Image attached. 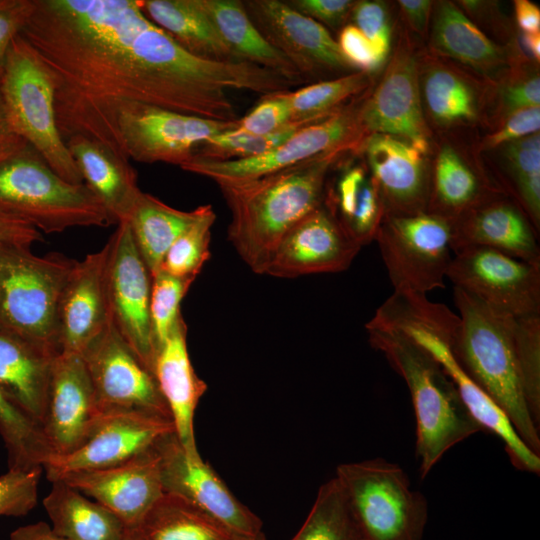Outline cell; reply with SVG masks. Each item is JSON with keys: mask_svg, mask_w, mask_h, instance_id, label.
Returning <instances> with one entry per match:
<instances>
[{"mask_svg": "<svg viewBox=\"0 0 540 540\" xmlns=\"http://www.w3.org/2000/svg\"><path fill=\"white\" fill-rule=\"evenodd\" d=\"M0 434L10 470L42 467L53 455L42 426L0 389Z\"/></svg>", "mask_w": 540, "mask_h": 540, "instance_id": "obj_37", "label": "cell"}, {"mask_svg": "<svg viewBox=\"0 0 540 540\" xmlns=\"http://www.w3.org/2000/svg\"><path fill=\"white\" fill-rule=\"evenodd\" d=\"M143 540H235L227 528L180 497L164 493L136 528Z\"/></svg>", "mask_w": 540, "mask_h": 540, "instance_id": "obj_35", "label": "cell"}, {"mask_svg": "<svg viewBox=\"0 0 540 540\" xmlns=\"http://www.w3.org/2000/svg\"><path fill=\"white\" fill-rule=\"evenodd\" d=\"M371 321L393 327L426 349L452 380L472 418L504 443L510 461L520 471L539 474L540 456L530 450L504 411L465 372L457 361L451 337L459 316L426 295L393 291Z\"/></svg>", "mask_w": 540, "mask_h": 540, "instance_id": "obj_5", "label": "cell"}, {"mask_svg": "<svg viewBox=\"0 0 540 540\" xmlns=\"http://www.w3.org/2000/svg\"><path fill=\"white\" fill-rule=\"evenodd\" d=\"M227 45L243 60L287 79L293 85L304 81L297 67L273 47L255 27L239 0H196Z\"/></svg>", "mask_w": 540, "mask_h": 540, "instance_id": "obj_30", "label": "cell"}, {"mask_svg": "<svg viewBox=\"0 0 540 540\" xmlns=\"http://www.w3.org/2000/svg\"><path fill=\"white\" fill-rule=\"evenodd\" d=\"M398 4L409 25L418 33L427 29L432 2L429 0H400Z\"/></svg>", "mask_w": 540, "mask_h": 540, "instance_id": "obj_55", "label": "cell"}, {"mask_svg": "<svg viewBox=\"0 0 540 540\" xmlns=\"http://www.w3.org/2000/svg\"><path fill=\"white\" fill-rule=\"evenodd\" d=\"M362 540H422L428 518L426 498L411 489L405 471L377 458L336 469Z\"/></svg>", "mask_w": 540, "mask_h": 540, "instance_id": "obj_9", "label": "cell"}, {"mask_svg": "<svg viewBox=\"0 0 540 540\" xmlns=\"http://www.w3.org/2000/svg\"><path fill=\"white\" fill-rule=\"evenodd\" d=\"M540 108L514 111L505 116L504 123L486 140L488 147L506 145L515 140L539 133Z\"/></svg>", "mask_w": 540, "mask_h": 540, "instance_id": "obj_50", "label": "cell"}, {"mask_svg": "<svg viewBox=\"0 0 540 540\" xmlns=\"http://www.w3.org/2000/svg\"><path fill=\"white\" fill-rule=\"evenodd\" d=\"M368 81V73L358 71L287 91L291 122L314 121L336 112L342 102L364 90Z\"/></svg>", "mask_w": 540, "mask_h": 540, "instance_id": "obj_39", "label": "cell"}, {"mask_svg": "<svg viewBox=\"0 0 540 540\" xmlns=\"http://www.w3.org/2000/svg\"><path fill=\"white\" fill-rule=\"evenodd\" d=\"M249 18L263 37L288 57L300 73L348 71L337 41L324 25L279 0L243 1Z\"/></svg>", "mask_w": 540, "mask_h": 540, "instance_id": "obj_21", "label": "cell"}, {"mask_svg": "<svg viewBox=\"0 0 540 540\" xmlns=\"http://www.w3.org/2000/svg\"><path fill=\"white\" fill-rule=\"evenodd\" d=\"M0 88L13 130L64 180L84 183L58 128L51 72L21 34L7 51Z\"/></svg>", "mask_w": 540, "mask_h": 540, "instance_id": "obj_8", "label": "cell"}, {"mask_svg": "<svg viewBox=\"0 0 540 540\" xmlns=\"http://www.w3.org/2000/svg\"><path fill=\"white\" fill-rule=\"evenodd\" d=\"M359 109L345 108L307 124L262 155L229 161L190 158L181 169L201 175L217 185L243 182L280 171L314 157L354 148L363 135Z\"/></svg>", "mask_w": 540, "mask_h": 540, "instance_id": "obj_11", "label": "cell"}, {"mask_svg": "<svg viewBox=\"0 0 540 540\" xmlns=\"http://www.w3.org/2000/svg\"><path fill=\"white\" fill-rule=\"evenodd\" d=\"M109 242L75 261L57 311L59 351L83 356L110 322L106 294Z\"/></svg>", "mask_w": 540, "mask_h": 540, "instance_id": "obj_23", "label": "cell"}, {"mask_svg": "<svg viewBox=\"0 0 540 540\" xmlns=\"http://www.w3.org/2000/svg\"><path fill=\"white\" fill-rule=\"evenodd\" d=\"M360 249L323 202L282 238L264 274L297 278L341 272L351 265Z\"/></svg>", "mask_w": 540, "mask_h": 540, "instance_id": "obj_19", "label": "cell"}, {"mask_svg": "<svg viewBox=\"0 0 540 540\" xmlns=\"http://www.w3.org/2000/svg\"><path fill=\"white\" fill-rule=\"evenodd\" d=\"M100 415L83 357L59 352L53 360L42 420L52 456L76 450L87 439Z\"/></svg>", "mask_w": 540, "mask_h": 540, "instance_id": "obj_20", "label": "cell"}, {"mask_svg": "<svg viewBox=\"0 0 540 540\" xmlns=\"http://www.w3.org/2000/svg\"><path fill=\"white\" fill-rule=\"evenodd\" d=\"M337 43L343 57L352 68L368 73L381 66L371 43L353 24L346 25L341 30Z\"/></svg>", "mask_w": 540, "mask_h": 540, "instance_id": "obj_49", "label": "cell"}, {"mask_svg": "<svg viewBox=\"0 0 540 540\" xmlns=\"http://www.w3.org/2000/svg\"><path fill=\"white\" fill-rule=\"evenodd\" d=\"M351 16L356 26L373 46L382 64L390 51L391 28L386 6L380 1L355 2Z\"/></svg>", "mask_w": 540, "mask_h": 540, "instance_id": "obj_46", "label": "cell"}, {"mask_svg": "<svg viewBox=\"0 0 540 540\" xmlns=\"http://www.w3.org/2000/svg\"><path fill=\"white\" fill-rule=\"evenodd\" d=\"M175 432L172 420L141 411L102 412L87 439L73 452L43 465L49 481L66 474L123 463Z\"/></svg>", "mask_w": 540, "mask_h": 540, "instance_id": "obj_17", "label": "cell"}, {"mask_svg": "<svg viewBox=\"0 0 540 540\" xmlns=\"http://www.w3.org/2000/svg\"><path fill=\"white\" fill-rule=\"evenodd\" d=\"M314 121L290 122L278 131L264 135L228 130L202 143L192 157L210 161L241 160L256 157L269 152L287 140L301 127Z\"/></svg>", "mask_w": 540, "mask_h": 540, "instance_id": "obj_42", "label": "cell"}, {"mask_svg": "<svg viewBox=\"0 0 540 540\" xmlns=\"http://www.w3.org/2000/svg\"><path fill=\"white\" fill-rule=\"evenodd\" d=\"M451 224L453 252L467 247H485L540 264L538 231L516 204L491 197Z\"/></svg>", "mask_w": 540, "mask_h": 540, "instance_id": "obj_25", "label": "cell"}, {"mask_svg": "<svg viewBox=\"0 0 540 540\" xmlns=\"http://www.w3.org/2000/svg\"><path fill=\"white\" fill-rule=\"evenodd\" d=\"M416 55L407 40L399 43L375 91L359 109L363 132L401 138L425 154L429 130L424 120Z\"/></svg>", "mask_w": 540, "mask_h": 540, "instance_id": "obj_18", "label": "cell"}, {"mask_svg": "<svg viewBox=\"0 0 540 540\" xmlns=\"http://www.w3.org/2000/svg\"><path fill=\"white\" fill-rule=\"evenodd\" d=\"M215 219L211 205H203L198 218L168 249L161 270L175 277L196 279L210 257L211 227Z\"/></svg>", "mask_w": 540, "mask_h": 540, "instance_id": "obj_41", "label": "cell"}, {"mask_svg": "<svg viewBox=\"0 0 540 540\" xmlns=\"http://www.w3.org/2000/svg\"><path fill=\"white\" fill-rule=\"evenodd\" d=\"M287 91L263 95L245 116L236 120L233 130L254 135L270 134L291 122Z\"/></svg>", "mask_w": 540, "mask_h": 540, "instance_id": "obj_45", "label": "cell"}, {"mask_svg": "<svg viewBox=\"0 0 540 540\" xmlns=\"http://www.w3.org/2000/svg\"><path fill=\"white\" fill-rule=\"evenodd\" d=\"M82 357L101 413L141 411L172 420L154 375L124 341L111 319Z\"/></svg>", "mask_w": 540, "mask_h": 540, "instance_id": "obj_16", "label": "cell"}, {"mask_svg": "<svg viewBox=\"0 0 540 540\" xmlns=\"http://www.w3.org/2000/svg\"><path fill=\"white\" fill-rule=\"evenodd\" d=\"M75 261L37 256L30 246L0 242V327L59 353L57 311Z\"/></svg>", "mask_w": 540, "mask_h": 540, "instance_id": "obj_7", "label": "cell"}, {"mask_svg": "<svg viewBox=\"0 0 540 540\" xmlns=\"http://www.w3.org/2000/svg\"><path fill=\"white\" fill-rule=\"evenodd\" d=\"M0 210L44 233L113 224L84 183L64 180L29 144L0 162Z\"/></svg>", "mask_w": 540, "mask_h": 540, "instance_id": "obj_6", "label": "cell"}, {"mask_svg": "<svg viewBox=\"0 0 540 540\" xmlns=\"http://www.w3.org/2000/svg\"><path fill=\"white\" fill-rule=\"evenodd\" d=\"M514 7L517 24L523 33H539V7L528 0H515Z\"/></svg>", "mask_w": 540, "mask_h": 540, "instance_id": "obj_56", "label": "cell"}, {"mask_svg": "<svg viewBox=\"0 0 540 540\" xmlns=\"http://www.w3.org/2000/svg\"><path fill=\"white\" fill-rule=\"evenodd\" d=\"M491 197L484 182L463 158L452 147H443L435 162L427 212L452 223Z\"/></svg>", "mask_w": 540, "mask_h": 540, "instance_id": "obj_34", "label": "cell"}, {"mask_svg": "<svg viewBox=\"0 0 540 540\" xmlns=\"http://www.w3.org/2000/svg\"><path fill=\"white\" fill-rule=\"evenodd\" d=\"M138 1L143 13L191 55L215 62L243 61L227 45L196 0Z\"/></svg>", "mask_w": 540, "mask_h": 540, "instance_id": "obj_29", "label": "cell"}, {"mask_svg": "<svg viewBox=\"0 0 540 540\" xmlns=\"http://www.w3.org/2000/svg\"><path fill=\"white\" fill-rule=\"evenodd\" d=\"M195 278L175 277L161 270L152 277L150 319L155 350L182 317L180 305Z\"/></svg>", "mask_w": 540, "mask_h": 540, "instance_id": "obj_43", "label": "cell"}, {"mask_svg": "<svg viewBox=\"0 0 540 540\" xmlns=\"http://www.w3.org/2000/svg\"><path fill=\"white\" fill-rule=\"evenodd\" d=\"M57 354L0 327V389L41 426Z\"/></svg>", "mask_w": 540, "mask_h": 540, "instance_id": "obj_28", "label": "cell"}, {"mask_svg": "<svg viewBox=\"0 0 540 540\" xmlns=\"http://www.w3.org/2000/svg\"><path fill=\"white\" fill-rule=\"evenodd\" d=\"M108 240L106 294L111 321L152 373L155 347L150 319L152 275L126 221ZM153 374V373H152Z\"/></svg>", "mask_w": 540, "mask_h": 540, "instance_id": "obj_13", "label": "cell"}, {"mask_svg": "<svg viewBox=\"0 0 540 540\" xmlns=\"http://www.w3.org/2000/svg\"><path fill=\"white\" fill-rule=\"evenodd\" d=\"M201 210L202 206L191 211L178 210L148 193L140 194L126 222L152 277L161 270L170 246Z\"/></svg>", "mask_w": 540, "mask_h": 540, "instance_id": "obj_33", "label": "cell"}, {"mask_svg": "<svg viewBox=\"0 0 540 540\" xmlns=\"http://www.w3.org/2000/svg\"><path fill=\"white\" fill-rule=\"evenodd\" d=\"M513 334L530 410L540 424V315L514 317Z\"/></svg>", "mask_w": 540, "mask_h": 540, "instance_id": "obj_44", "label": "cell"}, {"mask_svg": "<svg viewBox=\"0 0 540 540\" xmlns=\"http://www.w3.org/2000/svg\"><path fill=\"white\" fill-rule=\"evenodd\" d=\"M9 540H68L58 535L45 522H37L21 526L14 530Z\"/></svg>", "mask_w": 540, "mask_h": 540, "instance_id": "obj_57", "label": "cell"}, {"mask_svg": "<svg viewBox=\"0 0 540 540\" xmlns=\"http://www.w3.org/2000/svg\"><path fill=\"white\" fill-rule=\"evenodd\" d=\"M35 8V0H0V74L12 40L21 33Z\"/></svg>", "mask_w": 540, "mask_h": 540, "instance_id": "obj_48", "label": "cell"}, {"mask_svg": "<svg viewBox=\"0 0 540 540\" xmlns=\"http://www.w3.org/2000/svg\"><path fill=\"white\" fill-rule=\"evenodd\" d=\"M123 540H143L136 528H127Z\"/></svg>", "mask_w": 540, "mask_h": 540, "instance_id": "obj_59", "label": "cell"}, {"mask_svg": "<svg viewBox=\"0 0 540 540\" xmlns=\"http://www.w3.org/2000/svg\"><path fill=\"white\" fill-rule=\"evenodd\" d=\"M163 492L182 498L238 537L262 534V521L243 505L203 461L189 454L175 432L156 443Z\"/></svg>", "mask_w": 540, "mask_h": 540, "instance_id": "obj_15", "label": "cell"}, {"mask_svg": "<svg viewBox=\"0 0 540 540\" xmlns=\"http://www.w3.org/2000/svg\"><path fill=\"white\" fill-rule=\"evenodd\" d=\"M65 143L84 184L102 203L112 223L126 221L142 193L129 160L83 136H72Z\"/></svg>", "mask_w": 540, "mask_h": 540, "instance_id": "obj_27", "label": "cell"}, {"mask_svg": "<svg viewBox=\"0 0 540 540\" xmlns=\"http://www.w3.org/2000/svg\"><path fill=\"white\" fill-rule=\"evenodd\" d=\"M20 34L51 72L63 140L83 136L121 156L116 122L128 104L228 122L238 119L229 90L267 94L275 84L256 64L191 55L138 0H35Z\"/></svg>", "mask_w": 540, "mask_h": 540, "instance_id": "obj_1", "label": "cell"}, {"mask_svg": "<svg viewBox=\"0 0 540 540\" xmlns=\"http://www.w3.org/2000/svg\"><path fill=\"white\" fill-rule=\"evenodd\" d=\"M452 224L428 212L384 216L375 236L394 291L426 295L444 288Z\"/></svg>", "mask_w": 540, "mask_h": 540, "instance_id": "obj_10", "label": "cell"}, {"mask_svg": "<svg viewBox=\"0 0 540 540\" xmlns=\"http://www.w3.org/2000/svg\"><path fill=\"white\" fill-rule=\"evenodd\" d=\"M57 480L108 508L127 528H137L164 494L156 444L118 465L73 472Z\"/></svg>", "mask_w": 540, "mask_h": 540, "instance_id": "obj_22", "label": "cell"}, {"mask_svg": "<svg viewBox=\"0 0 540 540\" xmlns=\"http://www.w3.org/2000/svg\"><path fill=\"white\" fill-rule=\"evenodd\" d=\"M52 529L68 540H123L127 527L108 508L68 485L52 481L43 500Z\"/></svg>", "mask_w": 540, "mask_h": 540, "instance_id": "obj_31", "label": "cell"}, {"mask_svg": "<svg viewBox=\"0 0 540 540\" xmlns=\"http://www.w3.org/2000/svg\"><path fill=\"white\" fill-rule=\"evenodd\" d=\"M521 43L525 51L536 61L540 59V33H523Z\"/></svg>", "mask_w": 540, "mask_h": 540, "instance_id": "obj_58", "label": "cell"}, {"mask_svg": "<svg viewBox=\"0 0 540 540\" xmlns=\"http://www.w3.org/2000/svg\"><path fill=\"white\" fill-rule=\"evenodd\" d=\"M291 540H362L336 477L319 488L304 524Z\"/></svg>", "mask_w": 540, "mask_h": 540, "instance_id": "obj_38", "label": "cell"}, {"mask_svg": "<svg viewBox=\"0 0 540 540\" xmlns=\"http://www.w3.org/2000/svg\"><path fill=\"white\" fill-rule=\"evenodd\" d=\"M186 338L187 326L181 317L169 337L156 348L152 373L169 408L179 442L189 454H198L194 414L207 384L194 371Z\"/></svg>", "mask_w": 540, "mask_h": 540, "instance_id": "obj_26", "label": "cell"}, {"mask_svg": "<svg viewBox=\"0 0 540 540\" xmlns=\"http://www.w3.org/2000/svg\"><path fill=\"white\" fill-rule=\"evenodd\" d=\"M459 322L452 351L469 377L504 411L516 433L540 456V424L530 410L516 350L514 317L454 287Z\"/></svg>", "mask_w": 540, "mask_h": 540, "instance_id": "obj_3", "label": "cell"}, {"mask_svg": "<svg viewBox=\"0 0 540 540\" xmlns=\"http://www.w3.org/2000/svg\"><path fill=\"white\" fill-rule=\"evenodd\" d=\"M540 78L533 74L509 83L501 93V107L504 115L514 111L539 107Z\"/></svg>", "mask_w": 540, "mask_h": 540, "instance_id": "obj_52", "label": "cell"}, {"mask_svg": "<svg viewBox=\"0 0 540 540\" xmlns=\"http://www.w3.org/2000/svg\"><path fill=\"white\" fill-rule=\"evenodd\" d=\"M421 98L439 125L450 126L475 121L480 111L477 88L455 69L435 63L419 74Z\"/></svg>", "mask_w": 540, "mask_h": 540, "instance_id": "obj_36", "label": "cell"}, {"mask_svg": "<svg viewBox=\"0 0 540 540\" xmlns=\"http://www.w3.org/2000/svg\"><path fill=\"white\" fill-rule=\"evenodd\" d=\"M235 126L236 120H211L132 103L119 112L116 132L121 152L128 160L180 167L202 143Z\"/></svg>", "mask_w": 540, "mask_h": 540, "instance_id": "obj_12", "label": "cell"}, {"mask_svg": "<svg viewBox=\"0 0 540 540\" xmlns=\"http://www.w3.org/2000/svg\"><path fill=\"white\" fill-rule=\"evenodd\" d=\"M287 3L299 13L330 27L343 24L355 4L350 0H291Z\"/></svg>", "mask_w": 540, "mask_h": 540, "instance_id": "obj_51", "label": "cell"}, {"mask_svg": "<svg viewBox=\"0 0 540 540\" xmlns=\"http://www.w3.org/2000/svg\"><path fill=\"white\" fill-rule=\"evenodd\" d=\"M365 327L371 346L385 356L410 392L416 419V456L424 478L449 449L483 429L426 349L393 327L371 320Z\"/></svg>", "mask_w": 540, "mask_h": 540, "instance_id": "obj_4", "label": "cell"}, {"mask_svg": "<svg viewBox=\"0 0 540 540\" xmlns=\"http://www.w3.org/2000/svg\"><path fill=\"white\" fill-rule=\"evenodd\" d=\"M505 161L513 190L535 229L540 224L539 133L505 145Z\"/></svg>", "mask_w": 540, "mask_h": 540, "instance_id": "obj_40", "label": "cell"}, {"mask_svg": "<svg viewBox=\"0 0 540 540\" xmlns=\"http://www.w3.org/2000/svg\"><path fill=\"white\" fill-rule=\"evenodd\" d=\"M343 150L256 179L218 185L231 212L228 239L244 263L264 274L282 238L324 202L326 177Z\"/></svg>", "mask_w": 540, "mask_h": 540, "instance_id": "obj_2", "label": "cell"}, {"mask_svg": "<svg viewBox=\"0 0 540 540\" xmlns=\"http://www.w3.org/2000/svg\"><path fill=\"white\" fill-rule=\"evenodd\" d=\"M363 148L385 216L427 212L431 182L424 154L401 138L381 133L369 134Z\"/></svg>", "mask_w": 540, "mask_h": 540, "instance_id": "obj_24", "label": "cell"}, {"mask_svg": "<svg viewBox=\"0 0 540 540\" xmlns=\"http://www.w3.org/2000/svg\"><path fill=\"white\" fill-rule=\"evenodd\" d=\"M27 145L28 143L13 130L8 121L0 88V162L19 152Z\"/></svg>", "mask_w": 540, "mask_h": 540, "instance_id": "obj_54", "label": "cell"}, {"mask_svg": "<svg viewBox=\"0 0 540 540\" xmlns=\"http://www.w3.org/2000/svg\"><path fill=\"white\" fill-rule=\"evenodd\" d=\"M369 178L363 166H353L340 176L333 200L326 206L334 213L344 228L351 220L357 207L362 189Z\"/></svg>", "mask_w": 540, "mask_h": 540, "instance_id": "obj_47", "label": "cell"}, {"mask_svg": "<svg viewBox=\"0 0 540 540\" xmlns=\"http://www.w3.org/2000/svg\"><path fill=\"white\" fill-rule=\"evenodd\" d=\"M454 253L447 271L454 287L513 317L540 315V264L485 247Z\"/></svg>", "mask_w": 540, "mask_h": 540, "instance_id": "obj_14", "label": "cell"}, {"mask_svg": "<svg viewBox=\"0 0 540 540\" xmlns=\"http://www.w3.org/2000/svg\"><path fill=\"white\" fill-rule=\"evenodd\" d=\"M42 239L41 232L32 225L0 210V242L30 246Z\"/></svg>", "mask_w": 540, "mask_h": 540, "instance_id": "obj_53", "label": "cell"}, {"mask_svg": "<svg viewBox=\"0 0 540 540\" xmlns=\"http://www.w3.org/2000/svg\"><path fill=\"white\" fill-rule=\"evenodd\" d=\"M235 540H266L263 533L255 537H238Z\"/></svg>", "mask_w": 540, "mask_h": 540, "instance_id": "obj_60", "label": "cell"}, {"mask_svg": "<svg viewBox=\"0 0 540 540\" xmlns=\"http://www.w3.org/2000/svg\"><path fill=\"white\" fill-rule=\"evenodd\" d=\"M432 44L441 54L486 74L495 72L506 62L504 49L449 1L437 4Z\"/></svg>", "mask_w": 540, "mask_h": 540, "instance_id": "obj_32", "label": "cell"}]
</instances>
